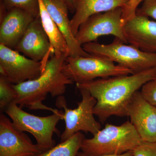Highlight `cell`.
Wrapping results in <instances>:
<instances>
[{
	"mask_svg": "<svg viewBox=\"0 0 156 156\" xmlns=\"http://www.w3.org/2000/svg\"><path fill=\"white\" fill-rule=\"evenodd\" d=\"M127 43L144 52L156 53V21L136 14L123 26Z\"/></svg>",
	"mask_w": 156,
	"mask_h": 156,
	"instance_id": "4fadbf2b",
	"label": "cell"
},
{
	"mask_svg": "<svg viewBox=\"0 0 156 156\" xmlns=\"http://www.w3.org/2000/svg\"><path fill=\"white\" fill-rule=\"evenodd\" d=\"M123 8L94 14L83 23L76 35L78 43L84 44L95 42L102 36L112 35L125 44L127 41L122 23Z\"/></svg>",
	"mask_w": 156,
	"mask_h": 156,
	"instance_id": "ba28073f",
	"label": "cell"
},
{
	"mask_svg": "<svg viewBox=\"0 0 156 156\" xmlns=\"http://www.w3.org/2000/svg\"><path fill=\"white\" fill-rule=\"evenodd\" d=\"M144 0H129L127 4L123 7L122 23L123 25L132 19L136 14V11L141 3Z\"/></svg>",
	"mask_w": 156,
	"mask_h": 156,
	"instance_id": "7402d4cb",
	"label": "cell"
},
{
	"mask_svg": "<svg viewBox=\"0 0 156 156\" xmlns=\"http://www.w3.org/2000/svg\"><path fill=\"white\" fill-rule=\"evenodd\" d=\"M40 17L42 26L54 50V55L69 56L66 41L56 23L48 13L43 0H38Z\"/></svg>",
	"mask_w": 156,
	"mask_h": 156,
	"instance_id": "e0dca14e",
	"label": "cell"
},
{
	"mask_svg": "<svg viewBox=\"0 0 156 156\" xmlns=\"http://www.w3.org/2000/svg\"><path fill=\"white\" fill-rule=\"evenodd\" d=\"M79 89L82 96V100L78 102L74 109L67 106L66 100L63 95L58 96L56 105L63 109V119L65 122V128L60 135V142H63L74 134L81 131L91 133L95 135L101 129L100 122L94 116V108L97 101L86 89Z\"/></svg>",
	"mask_w": 156,
	"mask_h": 156,
	"instance_id": "52a82bcc",
	"label": "cell"
},
{
	"mask_svg": "<svg viewBox=\"0 0 156 156\" xmlns=\"http://www.w3.org/2000/svg\"><path fill=\"white\" fill-rule=\"evenodd\" d=\"M85 138L79 132L50 150L34 156H76Z\"/></svg>",
	"mask_w": 156,
	"mask_h": 156,
	"instance_id": "ac0fdd59",
	"label": "cell"
},
{
	"mask_svg": "<svg viewBox=\"0 0 156 156\" xmlns=\"http://www.w3.org/2000/svg\"><path fill=\"white\" fill-rule=\"evenodd\" d=\"M7 10L13 8L23 9L35 18L40 17L38 0H1Z\"/></svg>",
	"mask_w": 156,
	"mask_h": 156,
	"instance_id": "ffe728a7",
	"label": "cell"
},
{
	"mask_svg": "<svg viewBox=\"0 0 156 156\" xmlns=\"http://www.w3.org/2000/svg\"><path fill=\"white\" fill-rule=\"evenodd\" d=\"M87 53L102 56L118 65L130 69L132 74L156 67V53L144 52L130 44H125L115 38L108 44L91 42L82 45Z\"/></svg>",
	"mask_w": 156,
	"mask_h": 156,
	"instance_id": "277c9868",
	"label": "cell"
},
{
	"mask_svg": "<svg viewBox=\"0 0 156 156\" xmlns=\"http://www.w3.org/2000/svg\"><path fill=\"white\" fill-rule=\"evenodd\" d=\"M45 7L53 21L64 36L69 51V56H89L77 41L71 27L68 8L63 0H43Z\"/></svg>",
	"mask_w": 156,
	"mask_h": 156,
	"instance_id": "9a60e30c",
	"label": "cell"
},
{
	"mask_svg": "<svg viewBox=\"0 0 156 156\" xmlns=\"http://www.w3.org/2000/svg\"><path fill=\"white\" fill-rule=\"evenodd\" d=\"M19 53L35 61L41 62L45 67L54 50L43 26L40 17L35 18L14 48Z\"/></svg>",
	"mask_w": 156,
	"mask_h": 156,
	"instance_id": "8fae6325",
	"label": "cell"
},
{
	"mask_svg": "<svg viewBox=\"0 0 156 156\" xmlns=\"http://www.w3.org/2000/svg\"><path fill=\"white\" fill-rule=\"evenodd\" d=\"M45 151L17 130L5 115H0V156H34Z\"/></svg>",
	"mask_w": 156,
	"mask_h": 156,
	"instance_id": "30bf717a",
	"label": "cell"
},
{
	"mask_svg": "<svg viewBox=\"0 0 156 156\" xmlns=\"http://www.w3.org/2000/svg\"><path fill=\"white\" fill-rule=\"evenodd\" d=\"M67 5L69 10L73 13L75 12V0H63Z\"/></svg>",
	"mask_w": 156,
	"mask_h": 156,
	"instance_id": "484cf974",
	"label": "cell"
},
{
	"mask_svg": "<svg viewBox=\"0 0 156 156\" xmlns=\"http://www.w3.org/2000/svg\"><path fill=\"white\" fill-rule=\"evenodd\" d=\"M130 121L119 126L107 124L91 138H84L82 152L87 155L121 154L133 151L143 142Z\"/></svg>",
	"mask_w": 156,
	"mask_h": 156,
	"instance_id": "3957f363",
	"label": "cell"
},
{
	"mask_svg": "<svg viewBox=\"0 0 156 156\" xmlns=\"http://www.w3.org/2000/svg\"><path fill=\"white\" fill-rule=\"evenodd\" d=\"M127 116L143 141L156 142V106L147 101L140 92L137 91L132 97Z\"/></svg>",
	"mask_w": 156,
	"mask_h": 156,
	"instance_id": "7c38bea8",
	"label": "cell"
},
{
	"mask_svg": "<svg viewBox=\"0 0 156 156\" xmlns=\"http://www.w3.org/2000/svg\"><path fill=\"white\" fill-rule=\"evenodd\" d=\"M3 112L11 118L14 128L21 132L31 134L37 144L43 150L47 151L55 146L56 141L53 136L54 133L60 135L56 126L60 120L63 119V112L48 116H37L23 110L14 102L9 104Z\"/></svg>",
	"mask_w": 156,
	"mask_h": 156,
	"instance_id": "5b68a950",
	"label": "cell"
},
{
	"mask_svg": "<svg viewBox=\"0 0 156 156\" xmlns=\"http://www.w3.org/2000/svg\"><path fill=\"white\" fill-rule=\"evenodd\" d=\"M67 55H53L46 63L41 75L32 80L14 85L17 97L14 103L21 108L26 107L30 110H44L53 113H60L62 111L51 108L44 105L42 101L49 93L52 97L64 94L67 85L73 82L64 74L62 66Z\"/></svg>",
	"mask_w": 156,
	"mask_h": 156,
	"instance_id": "7a4b0ae2",
	"label": "cell"
},
{
	"mask_svg": "<svg viewBox=\"0 0 156 156\" xmlns=\"http://www.w3.org/2000/svg\"><path fill=\"white\" fill-rule=\"evenodd\" d=\"M41 62L35 61L19 52L0 44V74L14 85L32 80L41 75L45 69Z\"/></svg>",
	"mask_w": 156,
	"mask_h": 156,
	"instance_id": "9c48e42d",
	"label": "cell"
},
{
	"mask_svg": "<svg viewBox=\"0 0 156 156\" xmlns=\"http://www.w3.org/2000/svg\"><path fill=\"white\" fill-rule=\"evenodd\" d=\"M143 97L152 105L156 106V79L148 81L141 88Z\"/></svg>",
	"mask_w": 156,
	"mask_h": 156,
	"instance_id": "44dd1931",
	"label": "cell"
},
{
	"mask_svg": "<svg viewBox=\"0 0 156 156\" xmlns=\"http://www.w3.org/2000/svg\"><path fill=\"white\" fill-rule=\"evenodd\" d=\"M136 14L152 17L156 21V0H144L136 10Z\"/></svg>",
	"mask_w": 156,
	"mask_h": 156,
	"instance_id": "603a6c76",
	"label": "cell"
},
{
	"mask_svg": "<svg viewBox=\"0 0 156 156\" xmlns=\"http://www.w3.org/2000/svg\"><path fill=\"white\" fill-rule=\"evenodd\" d=\"M156 76V67L130 75L100 78L76 86L89 91L97 101L94 115L104 123L112 116H127V108L134 94Z\"/></svg>",
	"mask_w": 156,
	"mask_h": 156,
	"instance_id": "6da1fadb",
	"label": "cell"
},
{
	"mask_svg": "<svg viewBox=\"0 0 156 156\" xmlns=\"http://www.w3.org/2000/svg\"><path fill=\"white\" fill-rule=\"evenodd\" d=\"M133 151L134 156H156V142L143 141Z\"/></svg>",
	"mask_w": 156,
	"mask_h": 156,
	"instance_id": "cb8c5ba5",
	"label": "cell"
},
{
	"mask_svg": "<svg viewBox=\"0 0 156 156\" xmlns=\"http://www.w3.org/2000/svg\"><path fill=\"white\" fill-rule=\"evenodd\" d=\"M17 97L13 84L5 76L0 75V108L4 111L8 105L14 102Z\"/></svg>",
	"mask_w": 156,
	"mask_h": 156,
	"instance_id": "d6986e66",
	"label": "cell"
},
{
	"mask_svg": "<svg viewBox=\"0 0 156 156\" xmlns=\"http://www.w3.org/2000/svg\"><path fill=\"white\" fill-rule=\"evenodd\" d=\"M155 79H156V78H155Z\"/></svg>",
	"mask_w": 156,
	"mask_h": 156,
	"instance_id": "4316f807",
	"label": "cell"
},
{
	"mask_svg": "<svg viewBox=\"0 0 156 156\" xmlns=\"http://www.w3.org/2000/svg\"><path fill=\"white\" fill-rule=\"evenodd\" d=\"M34 18L23 9H9L0 21V44L14 50Z\"/></svg>",
	"mask_w": 156,
	"mask_h": 156,
	"instance_id": "5bb4252c",
	"label": "cell"
},
{
	"mask_svg": "<svg viewBox=\"0 0 156 156\" xmlns=\"http://www.w3.org/2000/svg\"><path fill=\"white\" fill-rule=\"evenodd\" d=\"M62 71L73 83H86L98 78H106L132 74L126 68L115 65L102 56H68L65 60Z\"/></svg>",
	"mask_w": 156,
	"mask_h": 156,
	"instance_id": "8992f818",
	"label": "cell"
},
{
	"mask_svg": "<svg viewBox=\"0 0 156 156\" xmlns=\"http://www.w3.org/2000/svg\"><path fill=\"white\" fill-rule=\"evenodd\" d=\"M76 156H91L87 155L83 153L82 152H79L77 154ZM98 156H134L133 155V151H129L125 153L121 154L119 155H100Z\"/></svg>",
	"mask_w": 156,
	"mask_h": 156,
	"instance_id": "d4e9b609",
	"label": "cell"
},
{
	"mask_svg": "<svg viewBox=\"0 0 156 156\" xmlns=\"http://www.w3.org/2000/svg\"><path fill=\"white\" fill-rule=\"evenodd\" d=\"M129 0H75L74 15L71 20V27L76 35L80 26L94 14L124 7Z\"/></svg>",
	"mask_w": 156,
	"mask_h": 156,
	"instance_id": "2e32d148",
	"label": "cell"
}]
</instances>
